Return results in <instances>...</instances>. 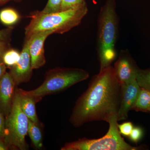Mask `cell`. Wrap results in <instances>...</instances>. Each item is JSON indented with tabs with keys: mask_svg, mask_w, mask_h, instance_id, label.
Instances as JSON below:
<instances>
[{
	"mask_svg": "<svg viewBox=\"0 0 150 150\" xmlns=\"http://www.w3.org/2000/svg\"></svg>",
	"mask_w": 150,
	"mask_h": 150,
	"instance_id": "f1b7e54d",
	"label": "cell"
},
{
	"mask_svg": "<svg viewBox=\"0 0 150 150\" xmlns=\"http://www.w3.org/2000/svg\"><path fill=\"white\" fill-rule=\"evenodd\" d=\"M20 54L14 49L7 50L3 55L2 62L6 66L13 67L16 64L20 59Z\"/></svg>",
	"mask_w": 150,
	"mask_h": 150,
	"instance_id": "e0dca14e",
	"label": "cell"
},
{
	"mask_svg": "<svg viewBox=\"0 0 150 150\" xmlns=\"http://www.w3.org/2000/svg\"><path fill=\"white\" fill-rule=\"evenodd\" d=\"M8 147L6 144L4 140L0 139V150H7Z\"/></svg>",
	"mask_w": 150,
	"mask_h": 150,
	"instance_id": "484cf974",
	"label": "cell"
},
{
	"mask_svg": "<svg viewBox=\"0 0 150 150\" xmlns=\"http://www.w3.org/2000/svg\"><path fill=\"white\" fill-rule=\"evenodd\" d=\"M133 128L134 126L131 122H126L122 124H118V129L120 134L125 137H129Z\"/></svg>",
	"mask_w": 150,
	"mask_h": 150,
	"instance_id": "d6986e66",
	"label": "cell"
},
{
	"mask_svg": "<svg viewBox=\"0 0 150 150\" xmlns=\"http://www.w3.org/2000/svg\"><path fill=\"white\" fill-rule=\"evenodd\" d=\"M150 108V91L140 88L136 101L131 109L137 111L147 112Z\"/></svg>",
	"mask_w": 150,
	"mask_h": 150,
	"instance_id": "5bb4252c",
	"label": "cell"
},
{
	"mask_svg": "<svg viewBox=\"0 0 150 150\" xmlns=\"http://www.w3.org/2000/svg\"><path fill=\"white\" fill-rule=\"evenodd\" d=\"M117 115L109 119V128L107 134L102 138L93 139L87 138L67 143L62 150H136L139 147L132 146L121 137L118 129Z\"/></svg>",
	"mask_w": 150,
	"mask_h": 150,
	"instance_id": "5b68a950",
	"label": "cell"
},
{
	"mask_svg": "<svg viewBox=\"0 0 150 150\" xmlns=\"http://www.w3.org/2000/svg\"><path fill=\"white\" fill-rule=\"evenodd\" d=\"M5 1V0H0V2L3 1Z\"/></svg>",
	"mask_w": 150,
	"mask_h": 150,
	"instance_id": "4316f807",
	"label": "cell"
},
{
	"mask_svg": "<svg viewBox=\"0 0 150 150\" xmlns=\"http://www.w3.org/2000/svg\"><path fill=\"white\" fill-rule=\"evenodd\" d=\"M54 33L52 30L40 31L34 33L28 39L29 40V52L33 69L41 68L46 63L44 44L47 37Z\"/></svg>",
	"mask_w": 150,
	"mask_h": 150,
	"instance_id": "ba28073f",
	"label": "cell"
},
{
	"mask_svg": "<svg viewBox=\"0 0 150 150\" xmlns=\"http://www.w3.org/2000/svg\"><path fill=\"white\" fill-rule=\"evenodd\" d=\"M121 91V85L113 67L110 66L100 71L76 102L70 122L76 127L92 121L108 122L118 114Z\"/></svg>",
	"mask_w": 150,
	"mask_h": 150,
	"instance_id": "6da1fadb",
	"label": "cell"
},
{
	"mask_svg": "<svg viewBox=\"0 0 150 150\" xmlns=\"http://www.w3.org/2000/svg\"><path fill=\"white\" fill-rule=\"evenodd\" d=\"M40 125L28 119V134L36 149H40L43 146V134Z\"/></svg>",
	"mask_w": 150,
	"mask_h": 150,
	"instance_id": "4fadbf2b",
	"label": "cell"
},
{
	"mask_svg": "<svg viewBox=\"0 0 150 150\" xmlns=\"http://www.w3.org/2000/svg\"><path fill=\"white\" fill-rule=\"evenodd\" d=\"M7 44L5 41L0 40V62H2V57L7 49Z\"/></svg>",
	"mask_w": 150,
	"mask_h": 150,
	"instance_id": "cb8c5ba5",
	"label": "cell"
},
{
	"mask_svg": "<svg viewBox=\"0 0 150 150\" xmlns=\"http://www.w3.org/2000/svg\"><path fill=\"white\" fill-rule=\"evenodd\" d=\"M113 68L121 85L136 79L137 71L139 69L130 56L124 52L119 56Z\"/></svg>",
	"mask_w": 150,
	"mask_h": 150,
	"instance_id": "8fae6325",
	"label": "cell"
},
{
	"mask_svg": "<svg viewBox=\"0 0 150 150\" xmlns=\"http://www.w3.org/2000/svg\"><path fill=\"white\" fill-rule=\"evenodd\" d=\"M83 0H62L61 11L67 10L80 4Z\"/></svg>",
	"mask_w": 150,
	"mask_h": 150,
	"instance_id": "44dd1931",
	"label": "cell"
},
{
	"mask_svg": "<svg viewBox=\"0 0 150 150\" xmlns=\"http://www.w3.org/2000/svg\"><path fill=\"white\" fill-rule=\"evenodd\" d=\"M140 88L136 79L121 85V100L117 114L118 121L128 118V112L137 99Z\"/></svg>",
	"mask_w": 150,
	"mask_h": 150,
	"instance_id": "9c48e42d",
	"label": "cell"
},
{
	"mask_svg": "<svg viewBox=\"0 0 150 150\" xmlns=\"http://www.w3.org/2000/svg\"><path fill=\"white\" fill-rule=\"evenodd\" d=\"M143 133L142 128L139 127H134L129 137L132 142L137 143L142 138Z\"/></svg>",
	"mask_w": 150,
	"mask_h": 150,
	"instance_id": "ffe728a7",
	"label": "cell"
},
{
	"mask_svg": "<svg viewBox=\"0 0 150 150\" xmlns=\"http://www.w3.org/2000/svg\"><path fill=\"white\" fill-rule=\"evenodd\" d=\"M16 86L9 73H6L0 80V110L5 118L11 109Z\"/></svg>",
	"mask_w": 150,
	"mask_h": 150,
	"instance_id": "30bf717a",
	"label": "cell"
},
{
	"mask_svg": "<svg viewBox=\"0 0 150 150\" xmlns=\"http://www.w3.org/2000/svg\"><path fill=\"white\" fill-rule=\"evenodd\" d=\"M20 102L23 111L30 120L37 124H40L36 113L35 104L39 102L35 97L30 94L28 91L18 89Z\"/></svg>",
	"mask_w": 150,
	"mask_h": 150,
	"instance_id": "7c38bea8",
	"label": "cell"
},
{
	"mask_svg": "<svg viewBox=\"0 0 150 150\" xmlns=\"http://www.w3.org/2000/svg\"><path fill=\"white\" fill-rule=\"evenodd\" d=\"M118 21L114 0H108L101 8L98 20V52L100 69L110 66L115 59Z\"/></svg>",
	"mask_w": 150,
	"mask_h": 150,
	"instance_id": "3957f363",
	"label": "cell"
},
{
	"mask_svg": "<svg viewBox=\"0 0 150 150\" xmlns=\"http://www.w3.org/2000/svg\"><path fill=\"white\" fill-rule=\"evenodd\" d=\"M87 12L83 1L74 7L54 13L37 12L31 15V21L25 28V35L28 38L36 33L50 30L63 34L79 25Z\"/></svg>",
	"mask_w": 150,
	"mask_h": 150,
	"instance_id": "7a4b0ae2",
	"label": "cell"
},
{
	"mask_svg": "<svg viewBox=\"0 0 150 150\" xmlns=\"http://www.w3.org/2000/svg\"><path fill=\"white\" fill-rule=\"evenodd\" d=\"M28 118L21 109L18 89L16 88L10 112L5 118L4 141L8 148L28 149V145L25 138L28 134Z\"/></svg>",
	"mask_w": 150,
	"mask_h": 150,
	"instance_id": "8992f818",
	"label": "cell"
},
{
	"mask_svg": "<svg viewBox=\"0 0 150 150\" xmlns=\"http://www.w3.org/2000/svg\"><path fill=\"white\" fill-rule=\"evenodd\" d=\"M149 112H150V108L149 109Z\"/></svg>",
	"mask_w": 150,
	"mask_h": 150,
	"instance_id": "83f0119b",
	"label": "cell"
},
{
	"mask_svg": "<svg viewBox=\"0 0 150 150\" xmlns=\"http://www.w3.org/2000/svg\"><path fill=\"white\" fill-rule=\"evenodd\" d=\"M11 30V28H7L0 30V40L6 41L9 37Z\"/></svg>",
	"mask_w": 150,
	"mask_h": 150,
	"instance_id": "603a6c76",
	"label": "cell"
},
{
	"mask_svg": "<svg viewBox=\"0 0 150 150\" xmlns=\"http://www.w3.org/2000/svg\"><path fill=\"white\" fill-rule=\"evenodd\" d=\"M19 18L18 14L13 9H4L0 12V21L5 25H11L15 24Z\"/></svg>",
	"mask_w": 150,
	"mask_h": 150,
	"instance_id": "9a60e30c",
	"label": "cell"
},
{
	"mask_svg": "<svg viewBox=\"0 0 150 150\" xmlns=\"http://www.w3.org/2000/svg\"><path fill=\"white\" fill-rule=\"evenodd\" d=\"M29 40L25 42L16 64L11 68L10 74L16 86L29 81L32 76L31 59L29 52Z\"/></svg>",
	"mask_w": 150,
	"mask_h": 150,
	"instance_id": "52a82bcc",
	"label": "cell"
},
{
	"mask_svg": "<svg viewBox=\"0 0 150 150\" xmlns=\"http://www.w3.org/2000/svg\"><path fill=\"white\" fill-rule=\"evenodd\" d=\"M6 65L3 62H0V80L6 73Z\"/></svg>",
	"mask_w": 150,
	"mask_h": 150,
	"instance_id": "d4e9b609",
	"label": "cell"
},
{
	"mask_svg": "<svg viewBox=\"0 0 150 150\" xmlns=\"http://www.w3.org/2000/svg\"><path fill=\"white\" fill-rule=\"evenodd\" d=\"M5 129V117L0 110V139L4 140Z\"/></svg>",
	"mask_w": 150,
	"mask_h": 150,
	"instance_id": "7402d4cb",
	"label": "cell"
},
{
	"mask_svg": "<svg viewBox=\"0 0 150 150\" xmlns=\"http://www.w3.org/2000/svg\"><path fill=\"white\" fill-rule=\"evenodd\" d=\"M62 0H48L46 6L41 13L48 14L61 11Z\"/></svg>",
	"mask_w": 150,
	"mask_h": 150,
	"instance_id": "ac0fdd59",
	"label": "cell"
},
{
	"mask_svg": "<svg viewBox=\"0 0 150 150\" xmlns=\"http://www.w3.org/2000/svg\"><path fill=\"white\" fill-rule=\"evenodd\" d=\"M136 80L140 87L150 91V68L145 70L138 69Z\"/></svg>",
	"mask_w": 150,
	"mask_h": 150,
	"instance_id": "2e32d148",
	"label": "cell"
},
{
	"mask_svg": "<svg viewBox=\"0 0 150 150\" xmlns=\"http://www.w3.org/2000/svg\"><path fill=\"white\" fill-rule=\"evenodd\" d=\"M89 76V73L82 69L56 68L48 71L41 85L28 92L40 101L43 97L64 91L87 79Z\"/></svg>",
	"mask_w": 150,
	"mask_h": 150,
	"instance_id": "277c9868",
	"label": "cell"
}]
</instances>
